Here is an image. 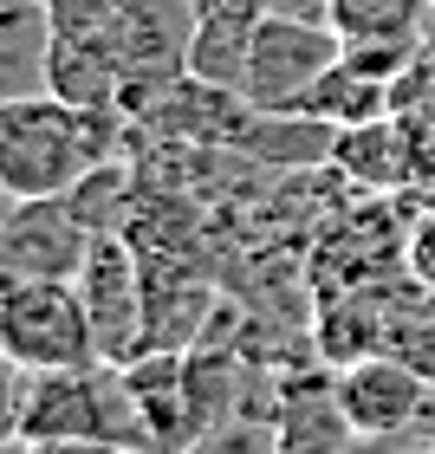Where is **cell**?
<instances>
[{"label": "cell", "mask_w": 435, "mask_h": 454, "mask_svg": "<svg viewBox=\"0 0 435 454\" xmlns=\"http://www.w3.org/2000/svg\"><path fill=\"white\" fill-rule=\"evenodd\" d=\"M123 143V111H85L52 91L0 98V195H72Z\"/></svg>", "instance_id": "cell-1"}, {"label": "cell", "mask_w": 435, "mask_h": 454, "mask_svg": "<svg viewBox=\"0 0 435 454\" xmlns=\"http://www.w3.org/2000/svg\"><path fill=\"white\" fill-rule=\"evenodd\" d=\"M0 350L13 370L105 364L78 279H0Z\"/></svg>", "instance_id": "cell-2"}, {"label": "cell", "mask_w": 435, "mask_h": 454, "mask_svg": "<svg viewBox=\"0 0 435 454\" xmlns=\"http://www.w3.org/2000/svg\"><path fill=\"white\" fill-rule=\"evenodd\" d=\"M344 59V39L338 27L319 13H286V7H266L260 33H254V59H247V78H241V98L254 111H305V98L319 91V78Z\"/></svg>", "instance_id": "cell-3"}, {"label": "cell", "mask_w": 435, "mask_h": 454, "mask_svg": "<svg viewBox=\"0 0 435 454\" xmlns=\"http://www.w3.org/2000/svg\"><path fill=\"white\" fill-rule=\"evenodd\" d=\"M78 299L91 312V338L105 364H130L150 350V273H143L130 234H98L78 273Z\"/></svg>", "instance_id": "cell-4"}, {"label": "cell", "mask_w": 435, "mask_h": 454, "mask_svg": "<svg viewBox=\"0 0 435 454\" xmlns=\"http://www.w3.org/2000/svg\"><path fill=\"white\" fill-rule=\"evenodd\" d=\"M91 227L66 195H7L0 215V279H78L91 260Z\"/></svg>", "instance_id": "cell-5"}, {"label": "cell", "mask_w": 435, "mask_h": 454, "mask_svg": "<svg viewBox=\"0 0 435 454\" xmlns=\"http://www.w3.org/2000/svg\"><path fill=\"white\" fill-rule=\"evenodd\" d=\"M331 389H338V409H344L351 435H370V442L416 428L423 409H429L423 370H409L403 357H377V350L351 357V364L338 370V383H331Z\"/></svg>", "instance_id": "cell-6"}, {"label": "cell", "mask_w": 435, "mask_h": 454, "mask_svg": "<svg viewBox=\"0 0 435 454\" xmlns=\"http://www.w3.org/2000/svg\"><path fill=\"white\" fill-rule=\"evenodd\" d=\"M123 383L143 409L156 454H195L202 422H195V396H189V350H143L123 364Z\"/></svg>", "instance_id": "cell-7"}, {"label": "cell", "mask_w": 435, "mask_h": 454, "mask_svg": "<svg viewBox=\"0 0 435 454\" xmlns=\"http://www.w3.org/2000/svg\"><path fill=\"white\" fill-rule=\"evenodd\" d=\"M325 169H338L344 182H358V189H403V182H416V130H409V117H370V123H351L338 130L331 143V162Z\"/></svg>", "instance_id": "cell-8"}, {"label": "cell", "mask_w": 435, "mask_h": 454, "mask_svg": "<svg viewBox=\"0 0 435 454\" xmlns=\"http://www.w3.org/2000/svg\"><path fill=\"white\" fill-rule=\"evenodd\" d=\"M351 422L325 377L280 383V454H344Z\"/></svg>", "instance_id": "cell-9"}, {"label": "cell", "mask_w": 435, "mask_h": 454, "mask_svg": "<svg viewBox=\"0 0 435 454\" xmlns=\"http://www.w3.org/2000/svg\"><path fill=\"white\" fill-rule=\"evenodd\" d=\"M390 85H397V78L370 72L358 52H344L338 66L319 78V91L305 98V117H325V123H338V130L370 123V117H390Z\"/></svg>", "instance_id": "cell-10"}, {"label": "cell", "mask_w": 435, "mask_h": 454, "mask_svg": "<svg viewBox=\"0 0 435 454\" xmlns=\"http://www.w3.org/2000/svg\"><path fill=\"white\" fill-rule=\"evenodd\" d=\"M429 0H325V20L344 46H423Z\"/></svg>", "instance_id": "cell-11"}, {"label": "cell", "mask_w": 435, "mask_h": 454, "mask_svg": "<svg viewBox=\"0 0 435 454\" xmlns=\"http://www.w3.org/2000/svg\"><path fill=\"white\" fill-rule=\"evenodd\" d=\"M66 201L78 208V221H85L91 234H123V227H130V215L143 208V195H137V169H130L123 156H111V162H98V169L78 182Z\"/></svg>", "instance_id": "cell-12"}, {"label": "cell", "mask_w": 435, "mask_h": 454, "mask_svg": "<svg viewBox=\"0 0 435 454\" xmlns=\"http://www.w3.org/2000/svg\"><path fill=\"white\" fill-rule=\"evenodd\" d=\"M195 454H280V409H273V416L241 409V416L215 422L209 435L195 442Z\"/></svg>", "instance_id": "cell-13"}, {"label": "cell", "mask_w": 435, "mask_h": 454, "mask_svg": "<svg viewBox=\"0 0 435 454\" xmlns=\"http://www.w3.org/2000/svg\"><path fill=\"white\" fill-rule=\"evenodd\" d=\"M27 454H137V448H117L105 435H59V442H27Z\"/></svg>", "instance_id": "cell-14"}, {"label": "cell", "mask_w": 435, "mask_h": 454, "mask_svg": "<svg viewBox=\"0 0 435 454\" xmlns=\"http://www.w3.org/2000/svg\"><path fill=\"white\" fill-rule=\"evenodd\" d=\"M429 7H435V0H429Z\"/></svg>", "instance_id": "cell-15"}]
</instances>
